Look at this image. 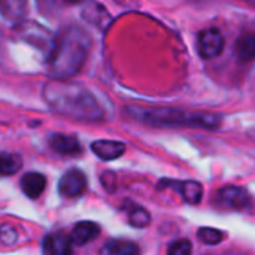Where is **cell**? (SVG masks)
<instances>
[{
	"mask_svg": "<svg viewBox=\"0 0 255 255\" xmlns=\"http://www.w3.org/2000/svg\"><path fill=\"white\" fill-rule=\"evenodd\" d=\"M43 99L58 115L78 121H99L105 111L94 94L78 82L52 79L43 87Z\"/></svg>",
	"mask_w": 255,
	"mask_h": 255,
	"instance_id": "6da1fadb",
	"label": "cell"
},
{
	"mask_svg": "<svg viewBox=\"0 0 255 255\" xmlns=\"http://www.w3.org/2000/svg\"><path fill=\"white\" fill-rule=\"evenodd\" d=\"M90 49L88 34L76 27H67L55 42L54 52L48 60V69L52 79H66L79 72Z\"/></svg>",
	"mask_w": 255,
	"mask_h": 255,
	"instance_id": "7a4b0ae2",
	"label": "cell"
},
{
	"mask_svg": "<svg viewBox=\"0 0 255 255\" xmlns=\"http://www.w3.org/2000/svg\"><path fill=\"white\" fill-rule=\"evenodd\" d=\"M128 115L136 121L152 127H199V128H217L221 124V118L214 114L188 112L175 108H140L130 106Z\"/></svg>",
	"mask_w": 255,
	"mask_h": 255,
	"instance_id": "3957f363",
	"label": "cell"
},
{
	"mask_svg": "<svg viewBox=\"0 0 255 255\" xmlns=\"http://www.w3.org/2000/svg\"><path fill=\"white\" fill-rule=\"evenodd\" d=\"M13 31H15V36H18V39H21V40L36 46L39 51H42L46 57V61L51 58L54 48H55L57 37L52 36V33L49 30L39 25L37 22H21L15 27Z\"/></svg>",
	"mask_w": 255,
	"mask_h": 255,
	"instance_id": "277c9868",
	"label": "cell"
},
{
	"mask_svg": "<svg viewBox=\"0 0 255 255\" xmlns=\"http://www.w3.org/2000/svg\"><path fill=\"white\" fill-rule=\"evenodd\" d=\"M224 48V37L217 28L202 30L197 36V49L203 58H214L221 54Z\"/></svg>",
	"mask_w": 255,
	"mask_h": 255,
	"instance_id": "5b68a950",
	"label": "cell"
},
{
	"mask_svg": "<svg viewBox=\"0 0 255 255\" xmlns=\"http://www.w3.org/2000/svg\"><path fill=\"white\" fill-rule=\"evenodd\" d=\"M215 200L220 206L227 209H247L251 205V197L247 190L241 187H224L218 190Z\"/></svg>",
	"mask_w": 255,
	"mask_h": 255,
	"instance_id": "8992f818",
	"label": "cell"
},
{
	"mask_svg": "<svg viewBox=\"0 0 255 255\" xmlns=\"http://www.w3.org/2000/svg\"><path fill=\"white\" fill-rule=\"evenodd\" d=\"M87 188V176L79 169L67 170L60 182H58V193L64 197H78Z\"/></svg>",
	"mask_w": 255,
	"mask_h": 255,
	"instance_id": "52a82bcc",
	"label": "cell"
},
{
	"mask_svg": "<svg viewBox=\"0 0 255 255\" xmlns=\"http://www.w3.org/2000/svg\"><path fill=\"white\" fill-rule=\"evenodd\" d=\"M164 187H170L172 190H175L176 193H179L185 202L191 203V205H197L200 203L202 197H203V188L199 182L196 181H170V179H164L158 184V188H164Z\"/></svg>",
	"mask_w": 255,
	"mask_h": 255,
	"instance_id": "ba28073f",
	"label": "cell"
},
{
	"mask_svg": "<svg viewBox=\"0 0 255 255\" xmlns=\"http://www.w3.org/2000/svg\"><path fill=\"white\" fill-rule=\"evenodd\" d=\"M43 255H72V241L63 232H54L43 238Z\"/></svg>",
	"mask_w": 255,
	"mask_h": 255,
	"instance_id": "9c48e42d",
	"label": "cell"
},
{
	"mask_svg": "<svg viewBox=\"0 0 255 255\" xmlns=\"http://www.w3.org/2000/svg\"><path fill=\"white\" fill-rule=\"evenodd\" d=\"M91 151L105 161L117 160L126 152V145L118 140H96L91 143Z\"/></svg>",
	"mask_w": 255,
	"mask_h": 255,
	"instance_id": "30bf717a",
	"label": "cell"
},
{
	"mask_svg": "<svg viewBox=\"0 0 255 255\" xmlns=\"http://www.w3.org/2000/svg\"><path fill=\"white\" fill-rule=\"evenodd\" d=\"M49 146L52 151H55L57 154H63V155H76L82 151L81 143L76 137L58 134V133L49 137Z\"/></svg>",
	"mask_w": 255,
	"mask_h": 255,
	"instance_id": "8fae6325",
	"label": "cell"
},
{
	"mask_svg": "<svg viewBox=\"0 0 255 255\" xmlns=\"http://www.w3.org/2000/svg\"><path fill=\"white\" fill-rule=\"evenodd\" d=\"M100 235V227L96 223L91 221H81L78 223L72 233H70V241L75 245H87L88 242L94 241Z\"/></svg>",
	"mask_w": 255,
	"mask_h": 255,
	"instance_id": "7c38bea8",
	"label": "cell"
},
{
	"mask_svg": "<svg viewBox=\"0 0 255 255\" xmlns=\"http://www.w3.org/2000/svg\"><path fill=\"white\" fill-rule=\"evenodd\" d=\"M21 188L28 199H37L46 188V178L37 172H28L21 179Z\"/></svg>",
	"mask_w": 255,
	"mask_h": 255,
	"instance_id": "4fadbf2b",
	"label": "cell"
},
{
	"mask_svg": "<svg viewBox=\"0 0 255 255\" xmlns=\"http://www.w3.org/2000/svg\"><path fill=\"white\" fill-rule=\"evenodd\" d=\"M103 251L106 255H140L139 247L134 242L126 239H115L108 242Z\"/></svg>",
	"mask_w": 255,
	"mask_h": 255,
	"instance_id": "5bb4252c",
	"label": "cell"
},
{
	"mask_svg": "<svg viewBox=\"0 0 255 255\" xmlns=\"http://www.w3.org/2000/svg\"><path fill=\"white\" fill-rule=\"evenodd\" d=\"M238 58L244 63L255 60V34H245L236 43Z\"/></svg>",
	"mask_w": 255,
	"mask_h": 255,
	"instance_id": "9a60e30c",
	"label": "cell"
},
{
	"mask_svg": "<svg viewBox=\"0 0 255 255\" xmlns=\"http://www.w3.org/2000/svg\"><path fill=\"white\" fill-rule=\"evenodd\" d=\"M22 167V158L18 154L0 152V178L15 175Z\"/></svg>",
	"mask_w": 255,
	"mask_h": 255,
	"instance_id": "2e32d148",
	"label": "cell"
},
{
	"mask_svg": "<svg viewBox=\"0 0 255 255\" xmlns=\"http://www.w3.org/2000/svg\"><path fill=\"white\" fill-rule=\"evenodd\" d=\"M27 10V3L24 1H0V13L10 19V21H18L25 15Z\"/></svg>",
	"mask_w": 255,
	"mask_h": 255,
	"instance_id": "e0dca14e",
	"label": "cell"
},
{
	"mask_svg": "<svg viewBox=\"0 0 255 255\" xmlns=\"http://www.w3.org/2000/svg\"><path fill=\"white\" fill-rule=\"evenodd\" d=\"M197 238L200 239V242H203L205 245H218L220 242H223L224 239V233L217 230V229H211V227H203L197 232Z\"/></svg>",
	"mask_w": 255,
	"mask_h": 255,
	"instance_id": "ac0fdd59",
	"label": "cell"
},
{
	"mask_svg": "<svg viewBox=\"0 0 255 255\" xmlns=\"http://www.w3.org/2000/svg\"><path fill=\"white\" fill-rule=\"evenodd\" d=\"M128 223L133 226V227H137V229H143L146 227L149 223H151V217L149 214L142 209V208H134L130 215H128Z\"/></svg>",
	"mask_w": 255,
	"mask_h": 255,
	"instance_id": "d6986e66",
	"label": "cell"
},
{
	"mask_svg": "<svg viewBox=\"0 0 255 255\" xmlns=\"http://www.w3.org/2000/svg\"><path fill=\"white\" fill-rule=\"evenodd\" d=\"M191 251H193L191 242L187 241V239H181V241L173 242L169 247L167 255H191Z\"/></svg>",
	"mask_w": 255,
	"mask_h": 255,
	"instance_id": "ffe728a7",
	"label": "cell"
},
{
	"mask_svg": "<svg viewBox=\"0 0 255 255\" xmlns=\"http://www.w3.org/2000/svg\"><path fill=\"white\" fill-rule=\"evenodd\" d=\"M18 239V233L12 226H1L0 227V242L3 245H13Z\"/></svg>",
	"mask_w": 255,
	"mask_h": 255,
	"instance_id": "44dd1931",
	"label": "cell"
},
{
	"mask_svg": "<svg viewBox=\"0 0 255 255\" xmlns=\"http://www.w3.org/2000/svg\"><path fill=\"white\" fill-rule=\"evenodd\" d=\"M251 136H253V137L255 139V130H254V133H251Z\"/></svg>",
	"mask_w": 255,
	"mask_h": 255,
	"instance_id": "7402d4cb",
	"label": "cell"
},
{
	"mask_svg": "<svg viewBox=\"0 0 255 255\" xmlns=\"http://www.w3.org/2000/svg\"><path fill=\"white\" fill-rule=\"evenodd\" d=\"M254 6H255V4H254Z\"/></svg>",
	"mask_w": 255,
	"mask_h": 255,
	"instance_id": "603a6c76",
	"label": "cell"
}]
</instances>
